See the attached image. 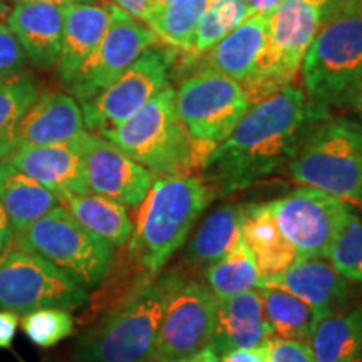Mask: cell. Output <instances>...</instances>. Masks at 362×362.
<instances>
[{"label": "cell", "mask_w": 362, "mask_h": 362, "mask_svg": "<svg viewBox=\"0 0 362 362\" xmlns=\"http://www.w3.org/2000/svg\"><path fill=\"white\" fill-rule=\"evenodd\" d=\"M325 115L310 106L304 89L287 86L252 104L200 166L202 178L226 198L288 165L305 129Z\"/></svg>", "instance_id": "obj_1"}, {"label": "cell", "mask_w": 362, "mask_h": 362, "mask_svg": "<svg viewBox=\"0 0 362 362\" xmlns=\"http://www.w3.org/2000/svg\"><path fill=\"white\" fill-rule=\"evenodd\" d=\"M216 198L202 176L155 175L128 240V255L144 275L155 277L185 245L193 225Z\"/></svg>", "instance_id": "obj_2"}, {"label": "cell", "mask_w": 362, "mask_h": 362, "mask_svg": "<svg viewBox=\"0 0 362 362\" xmlns=\"http://www.w3.org/2000/svg\"><path fill=\"white\" fill-rule=\"evenodd\" d=\"M362 72V0H329L300 66L310 106L320 115L342 106Z\"/></svg>", "instance_id": "obj_3"}, {"label": "cell", "mask_w": 362, "mask_h": 362, "mask_svg": "<svg viewBox=\"0 0 362 362\" xmlns=\"http://www.w3.org/2000/svg\"><path fill=\"white\" fill-rule=\"evenodd\" d=\"M165 277H144L112 309L79 334L74 362H153L165 310Z\"/></svg>", "instance_id": "obj_4"}, {"label": "cell", "mask_w": 362, "mask_h": 362, "mask_svg": "<svg viewBox=\"0 0 362 362\" xmlns=\"http://www.w3.org/2000/svg\"><path fill=\"white\" fill-rule=\"evenodd\" d=\"M292 180L362 210V123L325 115L305 129L288 163Z\"/></svg>", "instance_id": "obj_5"}, {"label": "cell", "mask_w": 362, "mask_h": 362, "mask_svg": "<svg viewBox=\"0 0 362 362\" xmlns=\"http://www.w3.org/2000/svg\"><path fill=\"white\" fill-rule=\"evenodd\" d=\"M153 175H192L200 168L168 86L141 110L101 134Z\"/></svg>", "instance_id": "obj_6"}, {"label": "cell", "mask_w": 362, "mask_h": 362, "mask_svg": "<svg viewBox=\"0 0 362 362\" xmlns=\"http://www.w3.org/2000/svg\"><path fill=\"white\" fill-rule=\"evenodd\" d=\"M327 6L329 0H282L270 13L264 51L240 83L252 104L293 84Z\"/></svg>", "instance_id": "obj_7"}, {"label": "cell", "mask_w": 362, "mask_h": 362, "mask_svg": "<svg viewBox=\"0 0 362 362\" xmlns=\"http://www.w3.org/2000/svg\"><path fill=\"white\" fill-rule=\"evenodd\" d=\"M12 245L51 262L86 291L106 279L115 255L110 243L79 225L62 205L13 235Z\"/></svg>", "instance_id": "obj_8"}, {"label": "cell", "mask_w": 362, "mask_h": 362, "mask_svg": "<svg viewBox=\"0 0 362 362\" xmlns=\"http://www.w3.org/2000/svg\"><path fill=\"white\" fill-rule=\"evenodd\" d=\"M175 104L200 166L252 106L238 81L211 69L181 81Z\"/></svg>", "instance_id": "obj_9"}, {"label": "cell", "mask_w": 362, "mask_h": 362, "mask_svg": "<svg viewBox=\"0 0 362 362\" xmlns=\"http://www.w3.org/2000/svg\"><path fill=\"white\" fill-rule=\"evenodd\" d=\"M88 302V291L42 257L17 247L0 253V310H76Z\"/></svg>", "instance_id": "obj_10"}, {"label": "cell", "mask_w": 362, "mask_h": 362, "mask_svg": "<svg viewBox=\"0 0 362 362\" xmlns=\"http://www.w3.org/2000/svg\"><path fill=\"white\" fill-rule=\"evenodd\" d=\"M165 310L153 362H173L211 346L216 298L200 280L165 277Z\"/></svg>", "instance_id": "obj_11"}, {"label": "cell", "mask_w": 362, "mask_h": 362, "mask_svg": "<svg viewBox=\"0 0 362 362\" xmlns=\"http://www.w3.org/2000/svg\"><path fill=\"white\" fill-rule=\"evenodd\" d=\"M175 52L149 47L107 88L79 103L84 124L90 133L103 134L133 116L160 90L170 86Z\"/></svg>", "instance_id": "obj_12"}, {"label": "cell", "mask_w": 362, "mask_h": 362, "mask_svg": "<svg viewBox=\"0 0 362 362\" xmlns=\"http://www.w3.org/2000/svg\"><path fill=\"white\" fill-rule=\"evenodd\" d=\"M280 232L298 255L329 257L354 206L322 189L300 185L288 194L269 202Z\"/></svg>", "instance_id": "obj_13"}, {"label": "cell", "mask_w": 362, "mask_h": 362, "mask_svg": "<svg viewBox=\"0 0 362 362\" xmlns=\"http://www.w3.org/2000/svg\"><path fill=\"white\" fill-rule=\"evenodd\" d=\"M111 21L101 42L74 81L67 86L79 103L96 96L119 78L146 49L158 44V35L128 12L110 4Z\"/></svg>", "instance_id": "obj_14"}, {"label": "cell", "mask_w": 362, "mask_h": 362, "mask_svg": "<svg viewBox=\"0 0 362 362\" xmlns=\"http://www.w3.org/2000/svg\"><path fill=\"white\" fill-rule=\"evenodd\" d=\"M79 143L89 192L124 206L138 208L155 175L101 134L84 131L79 136Z\"/></svg>", "instance_id": "obj_15"}, {"label": "cell", "mask_w": 362, "mask_h": 362, "mask_svg": "<svg viewBox=\"0 0 362 362\" xmlns=\"http://www.w3.org/2000/svg\"><path fill=\"white\" fill-rule=\"evenodd\" d=\"M6 161L51 189L61 202L67 197L89 192L79 138L47 146L21 144Z\"/></svg>", "instance_id": "obj_16"}, {"label": "cell", "mask_w": 362, "mask_h": 362, "mask_svg": "<svg viewBox=\"0 0 362 362\" xmlns=\"http://www.w3.org/2000/svg\"><path fill=\"white\" fill-rule=\"evenodd\" d=\"M260 284L279 285L296 293L314 309L317 319L351 305V282L334 267L329 257L298 255L284 274Z\"/></svg>", "instance_id": "obj_17"}, {"label": "cell", "mask_w": 362, "mask_h": 362, "mask_svg": "<svg viewBox=\"0 0 362 362\" xmlns=\"http://www.w3.org/2000/svg\"><path fill=\"white\" fill-rule=\"evenodd\" d=\"M84 131V116L78 99L59 90H42L22 117L16 144L47 146L69 143Z\"/></svg>", "instance_id": "obj_18"}, {"label": "cell", "mask_w": 362, "mask_h": 362, "mask_svg": "<svg viewBox=\"0 0 362 362\" xmlns=\"http://www.w3.org/2000/svg\"><path fill=\"white\" fill-rule=\"evenodd\" d=\"M7 25L37 69L56 66L61 52L62 6L39 0H19L7 13Z\"/></svg>", "instance_id": "obj_19"}, {"label": "cell", "mask_w": 362, "mask_h": 362, "mask_svg": "<svg viewBox=\"0 0 362 362\" xmlns=\"http://www.w3.org/2000/svg\"><path fill=\"white\" fill-rule=\"evenodd\" d=\"M111 21L110 4H69L62 6L61 52L57 57V74L69 86L81 67L93 56Z\"/></svg>", "instance_id": "obj_20"}, {"label": "cell", "mask_w": 362, "mask_h": 362, "mask_svg": "<svg viewBox=\"0 0 362 362\" xmlns=\"http://www.w3.org/2000/svg\"><path fill=\"white\" fill-rule=\"evenodd\" d=\"M270 337L259 288L216 300L211 347L221 352L257 349Z\"/></svg>", "instance_id": "obj_21"}, {"label": "cell", "mask_w": 362, "mask_h": 362, "mask_svg": "<svg viewBox=\"0 0 362 362\" xmlns=\"http://www.w3.org/2000/svg\"><path fill=\"white\" fill-rule=\"evenodd\" d=\"M240 232L255 260L262 280L284 274L297 260L298 252L280 232L269 203L242 206Z\"/></svg>", "instance_id": "obj_22"}, {"label": "cell", "mask_w": 362, "mask_h": 362, "mask_svg": "<svg viewBox=\"0 0 362 362\" xmlns=\"http://www.w3.org/2000/svg\"><path fill=\"white\" fill-rule=\"evenodd\" d=\"M269 16H250L230 30L214 47L202 54L200 69H211L243 83L265 47Z\"/></svg>", "instance_id": "obj_23"}, {"label": "cell", "mask_w": 362, "mask_h": 362, "mask_svg": "<svg viewBox=\"0 0 362 362\" xmlns=\"http://www.w3.org/2000/svg\"><path fill=\"white\" fill-rule=\"evenodd\" d=\"M0 203L11 220L13 233L34 223L40 216L61 205V200L37 181L13 168L11 163H0Z\"/></svg>", "instance_id": "obj_24"}, {"label": "cell", "mask_w": 362, "mask_h": 362, "mask_svg": "<svg viewBox=\"0 0 362 362\" xmlns=\"http://www.w3.org/2000/svg\"><path fill=\"white\" fill-rule=\"evenodd\" d=\"M61 205L72 218L86 230L96 235L112 248H123L133 232L128 210L124 205L96 193H83L67 197Z\"/></svg>", "instance_id": "obj_25"}, {"label": "cell", "mask_w": 362, "mask_h": 362, "mask_svg": "<svg viewBox=\"0 0 362 362\" xmlns=\"http://www.w3.org/2000/svg\"><path fill=\"white\" fill-rule=\"evenodd\" d=\"M240 214L242 206L237 205L215 208L189 238L185 248V262L192 269L205 270L208 265L233 250L242 240Z\"/></svg>", "instance_id": "obj_26"}, {"label": "cell", "mask_w": 362, "mask_h": 362, "mask_svg": "<svg viewBox=\"0 0 362 362\" xmlns=\"http://www.w3.org/2000/svg\"><path fill=\"white\" fill-rule=\"evenodd\" d=\"M262 307L270 337L309 342L319 319L307 302L279 285L260 284Z\"/></svg>", "instance_id": "obj_27"}, {"label": "cell", "mask_w": 362, "mask_h": 362, "mask_svg": "<svg viewBox=\"0 0 362 362\" xmlns=\"http://www.w3.org/2000/svg\"><path fill=\"white\" fill-rule=\"evenodd\" d=\"M309 344L315 362H342L362 351V304L320 319Z\"/></svg>", "instance_id": "obj_28"}, {"label": "cell", "mask_w": 362, "mask_h": 362, "mask_svg": "<svg viewBox=\"0 0 362 362\" xmlns=\"http://www.w3.org/2000/svg\"><path fill=\"white\" fill-rule=\"evenodd\" d=\"M203 275H205L206 287L210 288L216 300L252 291L262 282L255 260L243 240H240L233 250L208 265Z\"/></svg>", "instance_id": "obj_29"}, {"label": "cell", "mask_w": 362, "mask_h": 362, "mask_svg": "<svg viewBox=\"0 0 362 362\" xmlns=\"http://www.w3.org/2000/svg\"><path fill=\"white\" fill-rule=\"evenodd\" d=\"M211 0H170L165 6L151 7L148 27L158 39L185 54L192 49L198 21Z\"/></svg>", "instance_id": "obj_30"}, {"label": "cell", "mask_w": 362, "mask_h": 362, "mask_svg": "<svg viewBox=\"0 0 362 362\" xmlns=\"http://www.w3.org/2000/svg\"><path fill=\"white\" fill-rule=\"evenodd\" d=\"M37 94V81L25 71L0 81V163L16 149L17 128Z\"/></svg>", "instance_id": "obj_31"}, {"label": "cell", "mask_w": 362, "mask_h": 362, "mask_svg": "<svg viewBox=\"0 0 362 362\" xmlns=\"http://www.w3.org/2000/svg\"><path fill=\"white\" fill-rule=\"evenodd\" d=\"M22 332L39 347H54L74 332V317L66 309H39L19 319Z\"/></svg>", "instance_id": "obj_32"}, {"label": "cell", "mask_w": 362, "mask_h": 362, "mask_svg": "<svg viewBox=\"0 0 362 362\" xmlns=\"http://www.w3.org/2000/svg\"><path fill=\"white\" fill-rule=\"evenodd\" d=\"M329 260L351 284L362 287V218L356 214L332 245Z\"/></svg>", "instance_id": "obj_33"}, {"label": "cell", "mask_w": 362, "mask_h": 362, "mask_svg": "<svg viewBox=\"0 0 362 362\" xmlns=\"http://www.w3.org/2000/svg\"><path fill=\"white\" fill-rule=\"evenodd\" d=\"M264 362H315L310 344L284 337H269L262 344Z\"/></svg>", "instance_id": "obj_34"}, {"label": "cell", "mask_w": 362, "mask_h": 362, "mask_svg": "<svg viewBox=\"0 0 362 362\" xmlns=\"http://www.w3.org/2000/svg\"><path fill=\"white\" fill-rule=\"evenodd\" d=\"M25 61V52L19 40L7 24L0 22V81H6L24 71Z\"/></svg>", "instance_id": "obj_35"}, {"label": "cell", "mask_w": 362, "mask_h": 362, "mask_svg": "<svg viewBox=\"0 0 362 362\" xmlns=\"http://www.w3.org/2000/svg\"><path fill=\"white\" fill-rule=\"evenodd\" d=\"M19 327V315L16 312L0 310V347L8 349Z\"/></svg>", "instance_id": "obj_36"}, {"label": "cell", "mask_w": 362, "mask_h": 362, "mask_svg": "<svg viewBox=\"0 0 362 362\" xmlns=\"http://www.w3.org/2000/svg\"><path fill=\"white\" fill-rule=\"evenodd\" d=\"M112 4L124 12H128L136 21L143 22L144 25L149 24V13H151V2L149 0H112Z\"/></svg>", "instance_id": "obj_37"}, {"label": "cell", "mask_w": 362, "mask_h": 362, "mask_svg": "<svg viewBox=\"0 0 362 362\" xmlns=\"http://www.w3.org/2000/svg\"><path fill=\"white\" fill-rule=\"evenodd\" d=\"M220 362H264L262 346L257 349H232L218 354Z\"/></svg>", "instance_id": "obj_38"}, {"label": "cell", "mask_w": 362, "mask_h": 362, "mask_svg": "<svg viewBox=\"0 0 362 362\" xmlns=\"http://www.w3.org/2000/svg\"><path fill=\"white\" fill-rule=\"evenodd\" d=\"M342 106L349 107V110L359 117V121L362 123V72L357 76L354 84L351 86L349 93H347L346 99H344Z\"/></svg>", "instance_id": "obj_39"}, {"label": "cell", "mask_w": 362, "mask_h": 362, "mask_svg": "<svg viewBox=\"0 0 362 362\" xmlns=\"http://www.w3.org/2000/svg\"><path fill=\"white\" fill-rule=\"evenodd\" d=\"M13 230L11 225V220L4 210L2 203H0V253L6 252L8 247L12 245V240H13Z\"/></svg>", "instance_id": "obj_40"}, {"label": "cell", "mask_w": 362, "mask_h": 362, "mask_svg": "<svg viewBox=\"0 0 362 362\" xmlns=\"http://www.w3.org/2000/svg\"><path fill=\"white\" fill-rule=\"evenodd\" d=\"M280 2L282 0H247L248 13L250 16H259V13H262V16H270Z\"/></svg>", "instance_id": "obj_41"}, {"label": "cell", "mask_w": 362, "mask_h": 362, "mask_svg": "<svg viewBox=\"0 0 362 362\" xmlns=\"http://www.w3.org/2000/svg\"><path fill=\"white\" fill-rule=\"evenodd\" d=\"M173 362H220V357H218V352H216L214 347L208 346L203 351L197 352V354H193L189 357H183V359H178Z\"/></svg>", "instance_id": "obj_42"}, {"label": "cell", "mask_w": 362, "mask_h": 362, "mask_svg": "<svg viewBox=\"0 0 362 362\" xmlns=\"http://www.w3.org/2000/svg\"><path fill=\"white\" fill-rule=\"evenodd\" d=\"M19 2V0H16ZM39 2H51V4H57V6H69V4H94L98 0H39Z\"/></svg>", "instance_id": "obj_43"}, {"label": "cell", "mask_w": 362, "mask_h": 362, "mask_svg": "<svg viewBox=\"0 0 362 362\" xmlns=\"http://www.w3.org/2000/svg\"><path fill=\"white\" fill-rule=\"evenodd\" d=\"M342 362H362V351L357 352V354L347 357V359H344Z\"/></svg>", "instance_id": "obj_44"}, {"label": "cell", "mask_w": 362, "mask_h": 362, "mask_svg": "<svg viewBox=\"0 0 362 362\" xmlns=\"http://www.w3.org/2000/svg\"><path fill=\"white\" fill-rule=\"evenodd\" d=\"M151 2V7H158V6H165V4H168L170 0H149Z\"/></svg>", "instance_id": "obj_45"}]
</instances>
